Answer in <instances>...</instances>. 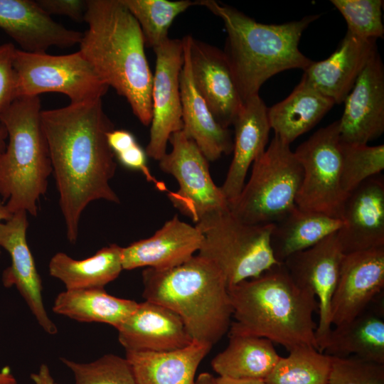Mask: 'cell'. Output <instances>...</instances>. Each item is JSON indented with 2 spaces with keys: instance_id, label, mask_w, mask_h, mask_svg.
I'll return each instance as SVG.
<instances>
[{
  "instance_id": "cell-21",
  "label": "cell",
  "mask_w": 384,
  "mask_h": 384,
  "mask_svg": "<svg viewBox=\"0 0 384 384\" xmlns=\"http://www.w3.org/2000/svg\"><path fill=\"white\" fill-rule=\"evenodd\" d=\"M203 238L196 225L183 222L175 215L152 236L122 247L123 270L142 267L166 270L178 266L198 252Z\"/></svg>"
},
{
  "instance_id": "cell-2",
  "label": "cell",
  "mask_w": 384,
  "mask_h": 384,
  "mask_svg": "<svg viewBox=\"0 0 384 384\" xmlns=\"http://www.w3.org/2000/svg\"><path fill=\"white\" fill-rule=\"evenodd\" d=\"M88 28L79 51L100 79L129 104L145 126L152 117V82L139 23L122 0H88Z\"/></svg>"
},
{
  "instance_id": "cell-32",
  "label": "cell",
  "mask_w": 384,
  "mask_h": 384,
  "mask_svg": "<svg viewBox=\"0 0 384 384\" xmlns=\"http://www.w3.org/2000/svg\"><path fill=\"white\" fill-rule=\"evenodd\" d=\"M289 352L264 380L266 384H327L331 356L312 346H301Z\"/></svg>"
},
{
  "instance_id": "cell-5",
  "label": "cell",
  "mask_w": 384,
  "mask_h": 384,
  "mask_svg": "<svg viewBox=\"0 0 384 384\" xmlns=\"http://www.w3.org/2000/svg\"><path fill=\"white\" fill-rule=\"evenodd\" d=\"M145 300L161 304L182 320L193 341L213 346L229 331L233 307L225 279L199 255L166 270L142 272Z\"/></svg>"
},
{
  "instance_id": "cell-34",
  "label": "cell",
  "mask_w": 384,
  "mask_h": 384,
  "mask_svg": "<svg viewBox=\"0 0 384 384\" xmlns=\"http://www.w3.org/2000/svg\"><path fill=\"white\" fill-rule=\"evenodd\" d=\"M341 185L348 195L384 169V145L347 144L341 141Z\"/></svg>"
},
{
  "instance_id": "cell-10",
  "label": "cell",
  "mask_w": 384,
  "mask_h": 384,
  "mask_svg": "<svg viewBox=\"0 0 384 384\" xmlns=\"http://www.w3.org/2000/svg\"><path fill=\"white\" fill-rule=\"evenodd\" d=\"M294 153L303 169L297 206L341 220L348 195L341 185L339 121L318 129Z\"/></svg>"
},
{
  "instance_id": "cell-3",
  "label": "cell",
  "mask_w": 384,
  "mask_h": 384,
  "mask_svg": "<svg viewBox=\"0 0 384 384\" xmlns=\"http://www.w3.org/2000/svg\"><path fill=\"white\" fill-rule=\"evenodd\" d=\"M228 290L233 319L229 336L265 338L289 351L301 346L318 350L316 298L294 282L283 262Z\"/></svg>"
},
{
  "instance_id": "cell-14",
  "label": "cell",
  "mask_w": 384,
  "mask_h": 384,
  "mask_svg": "<svg viewBox=\"0 0 384 384\" xmlns=\"http://www.w3.org/2000/svg\"><path fill=\"white\" fill-rule=\"evenodd\" d=\"M184 37L196 88L216 121L228 129L243 103L230 63L223 50L192 36Z\"/></svg>"
},
{
  "instance_id": "cell-28",
  "label": "cell",
  "mask_w": 384,
  "mask_h": 384,
  "mask_svg": "<svg viewBox=\"0 0 384 384\" xmlns=\"http://www.w3.org/2000/svg\"><path fill=\"white\" fill-rule=\"evenodd\" d=\"M122 249L117 244H111L81 260L59 252L49 262V273L60 280L68 290L104 288L123 270Z\"/></svg>"
},
{
  "instance_id": "cell-26",
  "label": "cell",
  "mask_w": 384,
  "mask_h": 384,
  "mask_svg": "<svg viewBox=\"0 0 384 384\" xmlns=\"http://www.w3.org/2000/svg\"><path fill=\"white\" fill-rule=\"evenodd\" d=\"M334 105L302 78L285 99L267 107L270 128L290 144L316 125Z\"/></svg>"
},
{
  "instance_id": "cell-43",
  "label": "cell",
  "mask_w": 384,
  "mask_h": 384,
  "mask_svg": "<svg viewBox=\"0 0 384 384\" xmlns=\"http://www.w3.org/2000/svg\"><path fill=\"white\" fill-rule=\"evenodd\" d=\"M0 384H18L16 379L8 366L0 370Z\"/></svg>"
},
{
  "instance_id": "cell-20",
  "label": "cell",
  "mask_w": 384,
  "mask_h": 384,
  "mask_svg": "<svg viewBox=\"0 0 384 384\" xmlns=\"http://www.w3.org/2000/svg\"><path fill=\"white\" fill-rule=\"evenodd\" d=\"M127 352H166L188 346L193 339L181 319L171 309L145 300L117 329Z\"/></svg>"
},
{
  "instance_id": "cell-19",
  "label": "cell",
  "mask_w": 384,
  "mask_h": 384,
  "mask_svg": "<svg viewBox=\"0 0 384 384\" xmlns=\"http://www.w3.org/2000/svg\"><path fill=\"white\" fill-rule=\"evenodd\" d=\"M0 28L20 50L33 53H46L51 46L79 44L83 35L54 21L32 0H0Z\"/></svg>"
},
{
  "instance_id": "cell-27",
  "label": "cell",
  "mask_w": 384,
  "mask_h": 384,
  "mask_svg": "<svg viewBox=\"0 0 384 384\" xmlns=\"http://www.w3.org/2000/svg\"><path fill=\"white\" fill-rule=\"evenodd\" d=\"M343 225L340 219L325 214L304 210L297 206L273 224L270 245L279 262L304 250L337 232Z\"/></svg>"
},
{
  "instance_id": "cell-35",
  "label": "cell",
  "mask_w": 384,
  "mask_h": 384,
  "mask_svg": "<svg viewBox=\"0 0 384 384\" xmlns=\"http://www.w3.org/2000/svg\"><path fill=\"white\" fill-rule=\"evenodd\" d=\"M60 360L73 372L74 384H137L126 358L109 353L90 363Z\"/></svg>"
},
{
  "instance_id": "cell-42",
  "label": "cell",
  "mask_w": 384,
  "mask_h": 384,
  "mask_svg": "<svg viewBox=\"0 0 384 384\" xmlns=\"http://www.w3.org/2000/svg\"><path fill=\"white\" fill-rule=\"evenodd\" d=\"M215 384H266L264 380L253 378H232L219 376L215 378Z\"/></svg>"
},
{
  "instance_id": "cell-9",
  "label": "cell",
  "mask_w": 384,
  "mask_h": 384,
  "mask_svg": "<svg viewBox=\"0 0 384 384\" xmlns=\"http://www.w3.org/2000/svg\"><path fill=\"white\" fill-rule=\"evenodd\" d=\"M14 68L18 97L55 92L78 104L102 99L109 88L79 50L53 55L16 48Z\"/></svg>"
},
{
  "instance_id": "cell-8",
  "label": "cell",
  "mask_w": 384,
  "mask_h": 384,
  "mask_svg": "<svg viewBox=\"0 0 384 384\" xmlns=\"http://www.w3.org/2000/svg\"><path fill=\"white\" fill-rule=\"evenodd\" d=\"M302 178L303 169L290 144L274 135L253 162L248 181L229 210L247 224H274L297 206Z\"/></svg>"
},
{
  "instance_id": "cell-7",
  "label": "cell",
  "mask_w": 384,
  "mask_h": 384,
  "mask_svg": "<svg viewBox=\"0 0 384 384\" xmlns=\"http://www.w3.org/2000/svg\"><path fill=\"white\" fill-rule=\"evenodd\" d=\"M195 225L203 238L198 255L220 270L228 288L281 263L270 245L273 224L245 223L227 208L205 216Z\"/></svg>"
},
{
  "instance_id": "cell-1",
  "label": "cell",
  "mask_w": 384,
  "mask_h": 384,
  "mask_svg": "<svg viewBox=\"0 0 384 384\" xmlns=\"http://www.w3.org/2000/svg\"><path fill=\"white\" fill-rule=\"evenodd\" d=\"M41 119L66 236L75 243L80 216L92 201L119 203L110 183L117 163L107 135L114 125L102 99L42 110Z\"/></svg>"
},
{
  "instance_id": "cell-46",
  "label": "cell",
  "mask_w": 384,
  "mask_h": 384,
  "mask_svg": "<svg viewBox=\"0 0 384 384\" xmlns=\"http://www.w3.org/2000/svg\"><path fill=\"white\" fill-rule=\"evenodd\" d=\"M7 140V132L3 124L0 123V154L4 150Z\"/></svg>"
},
{
  "instance_id": "cell-24",
  "label": "cell",
  "mask_w": 384,
  "mask_h": 384,
  "mask_svg": "<svg viewBox=\"0 0 384 384\" xmlns=\"http://www.w3.org/2000/svg\"><path fill=\"white\" fill-rule=\"evenodd\" d=\"M182 42L184 60L179 79L182 131L196 143L208 161H214L223 154H229L233 151V140L230 130L216 121L196 88L185 37L182 38Z\"/></svg>"
},
{
  "instance_id": "cell-17",
  "label": "cell",
  "mask_w": 384,
  "mask_h": 384,
  "mask_svg": "<svg viewBox=\"0 0 384 384\" xmlns=\"http://www.w3.org/2000/svg\"><path fill=\"white\" fill-rule=\"evenodd\" d=\"M339 121L341 141L368 144L384 132V67L377 53L344 100Z\"/></svg>"
},
{
  "instance_id": "cell-15",
  "label": "cell",
  "mask_w": 384,
  "mask_h": 384,
  "mask_svg": "<svg viewBox=\"0 0 384 384\" xmlns=\"http://www.w3.org/2000/svg\"><path fill=\"white\" fill-rule=\"evenodd\" d=\"M384 287V247L344 254L331 303L335 326L365 312Z\"/></svg>"
},
{
  "instance_id": "cell-40",
  "label": "cell",
  "mask_w": 384,
  "mask_h": 384,
  "mask_svg": "<svg viewBox=\"0 0 384 384\" xmlns=\"http://www.w3.org/2000/svg\"><path fill=\"white\" fill-rule=\"evenodd\" d=\"M37 4L49 16L63 15L76 21L85 19L87 1L84 0H36Z\"/></svg>"
},
{
  "instance_id": "cell-45",
  "label": "cell",
  "mask_w": 384,
  "mask_h": 384,
  "mask_svg": "<svg viewBox=\"0 0 384 384\" xmlns=\"http://www.w3.org/2000/svg\"><path fill=\"white\" fill-rule=\"evenodd\" d=\"M13 213L7 208L6 204L0 199V223L11 218ZM1 254V248H0Z\"/></svg>"
},
{
  "instance_id": "cell-4",
  "label": "cell",
  "mask_w": 384,
  "mask_h": 384,
  "mask_svg": "<svg viewBox=\"0 0 384 384\" xmlns=\"http://www.w3.org/2000/svg\"><path fill=\"white\" fill-rule=\"evenodd\" d=\"M196 1L224 23L227 38L223 51L242 102L259 95L261 86L274 75L290 69L304 70L312 63L299 50V43L319 14L281 24H265L216 1Z\"/></svg>"
},
{
  "instance_id": "cell-12",
  "label": "cell",
  "mask_w": 384,
  "mask_h": 384,
  "mask_svg": "<svg viewBox=\"0 0 384 384\" xmlns=\"http://www.w3.org/2000/svg\"><path fill=\"white\" fill-rule=\"evenodd\" d=\"M152 117L149 142L145 150L148 157L159 161L166 154L171 135L182 130L180 73L184 60L182 39L170 38L154 48Z\"/></svg>"
},
{
  "instance_id": "cell-23",
  "label": "cell",
  "mask_w": 384,
  "mask_h": 384,
  "mask_svg": "<svg viewBox=\"0 0 384 384\" xmlns=\"http://www.w3.org/2000/svg\"><path fill=\"white\" fill-rule=\"evenodd\" d=\"M233 125V157L220 186L228 205L241 192L250 165L265 151L268 142L271 128L267 107L259 95L243 102Z\"/></svg>"
},
{
  "instance_id": "cell-18",
  "label": "cell",
  "mask_w": 384,
  "mask_h": 384,
  "mask_svg": "<svg viewBox=\"0 0 384 384\" xmlns=\"http://www.w3.org/2000/svg\"><path fill=\"white\" fill-rule=\"evenodd\" d=\"M341 220L336 237L343 254L384 247V179L380 174L348 194Z\"/></svg>"
},
{
  "instance_id": "cell-33",
  "label": "cell",
  "mask_w": 384,
  "mask_h": 384,
  "mask_svg": "<svg viewBox=\"0 0 384 384\" xmlns=\"http://www.w3.org/2000/svg\"><path fill=\"white\" fill-rule=\"evenodd\" d=\"M142 30L145 46L154 48L166 41L169 29L180 14L196 1L190 0H122Z\"/></svg>"
},
{
  "instance_id": "cell-22",
  "label": "cell",
  "mask_w": 384,
  "mask_h": 384,
  "mask_svg": "<svg viewBox=\"0 0 384 384\" xmlns=\"http://www.w3.org/2000/svg\"><path fill=\"white\" fill-rule=\"evenodd\" d=\"M376 39H362L346 31L327 58L312 61L302 78L335 104L343 102L358 77L378 53Z\"/></svg>"
},
{
  "instance_id": "cell-44",
  "label": "cell",
  "mask_w": 384,
  "mask_h": 384,
  "mask_svg": "<svg viewBox=\"0 0 384 384\" xmlns=\"http://www.w3.org/2000/svg\"><path fill=\"white\" fill-rule=\"evenodd\" d=\"M194 384H215V378L209 373H201Z\"/></svg>"
},
{
  "instance_id": "cell-38",
  "label": "cell",
  "mask_w": 384,
  "mask_h": 384,
  "mask_svg": "<svg viewBox=\"0 0 384 384\" xmlns=\"http://www.w3.org/2000/svg\"><path fill=\"white\" fill-rule=\"evenodd\" d=\"M107 139L109 146L123 166L142 171L148 180L155 182L146 166V151L133 134L125 129H114L107 134Z\"/></svg>"
},
{
  "instance_id": "cell-25",
  "label": "cell",
  "mask_w": 384,
  "mask_h": 384,
  "mask_svg": "<svg viewBox=\"0 0 384 384\" xmlns=\"http://www.w3.org/2000/svg\"><path fill=\"white\" fill-rule=\"evenodd\" d=\"M211 348L193 341L171 351H129L125 358L137 384H194L197 368Z\"/></svg>"
},
{
  "instance_id": "cell-39",
  "label": "cell",
  "mask_w": 384,
  "mask_h": 384,
  "mask_svg": "<svg viewBox=\"0 0 384 384\" xmlns=\"http://www.w3.org/2000/svg\"><path fill=\"white\" fill-rule=\"evenodd\" d=\"M15 50L12 43L0 45V113L18 97L16 74L14 68Z\"/></svg>"
},
{
  "instance_id": "cell-13",
  "label": "cell",
  "mask_w": 384,
  "mask_h": 384,
  "mask_svg": "<svg viewBox=\"0 0 384 384\" xmlns=\"http://www.w3.org/2000/svg\"><path fill=\"white\" fill-rule=\"evenodd\" d=\"M343 255L336 232L314 246L289 256L283 262L294 282L311 292L316 298L319 322L316 338L320 352L332 329L331 303Z\"/></svg>"
},
{
  "instance_id": "cell-31",
  "label": "cell",
  "mask_w": 384,
  "mask_h": 384,
  "mask_svg": "<svg viewBox=\"0 0 384 384\" xmlns=\"http://www.w3.org/2000/svg\"><path fill=\"white\" fill-rule=\"evenodd\" d=\"M322 353L331 357L355 356L384 364V321L365 313L336 326L329 334Z\"/></svg>"
},
{
  "instance_id": "cell-30",
  "label": "cell",
  "mask_w": 384,
  "mask_h": 384,
  "mask_svg": "<svg viewBox=\"0 0 384 384\" xmlns=\"http://www.w3.org/2000/svg\"><path fill=\"white\" fill-rule=\"evenodd\" d=\"M138 303L109 294L104 288L66 289L55 298L53 311L81 322H100L116 329L133 313Z\"/></svg>"
},
{
  "instance_id": "cell-29",
  "label": "cell",
  "mask_w": 384,
  "mask_h": 384,
  "mask_svg": "<svg viewBox=\"0 0 384 384\" xmlns=\"http://www.w3.org/2000/svg\"><path fill=\"white\" fill-rule=\"evenodd\" d=\"M228 346L211 361L219 376L265 380L281 356L269 339L232 335Z\"/></svg>"
},
{
  "instance_id": "cell-37",
  "label": "cell",
  "mask_w": 384,
  "mask_h": 384,
  "mask_svg": "<svg viewBox=\"0 0 384 384\" xmlns=\"http://www.w3.org/2000/svg\"><path fill=\"white\" fill-rule=\"evenodd\" d=\"M327 384H384V364L355 356L331 357Z\"/></svg>"
},
{
  "instance_id": "cell-16",
  "label": "cell",
  "mask_w": 384,
  "mask_h": 384,
  "mask_svg": "<svg viewBox=\"0 0 384 384\" xmlns=\"http://www.w3.org/2000/svg\"><path fill=\"white\" fill-rule=\"evenodd\" d=\"M27 214L23 210L16 212L0 223V248L11 257V265L3 271L1 281L5 287L16 288L40 326L47 334L55 335L58 328L45 309L41 279L27 242Z\"/></svg>"
},
{
  "instance_id": "cell-6",
  "label": "cell",
  "mask_w": 384,
  "mask_h": 384,
  "mask_svg": "<svg viewBox=\"0 0 384 384\" xmlns=\"http://www.w3.org/2000/svg\"><path fill=\"white\" fill-rule=\"evenodd\" d=\"M39 96L18 97L0 113L8 143L0 154V196L9 210L38 213L52 166Z\"/></svg>"
},
{
  "instance_id": "cell-36",
  "label": "cell",
  "mask_w": 384,
  "mask_h": 384,
  "mask_svg": "<svg viewBox=\"0 0 384 384\" xmlns=\"http://www.w3.org/2000/svg\"><path fill=\"white\" fill-rule=\"evenodd\" d=\"M347 24V32L362 39L384 36L383 0H331Z\"/></svg>"
},
{
  "instance_id": "cell-41",
  "label": "cell",
  "mask_w": 384,
  "mask_h": 384,
  "mask_svg": "<svg viewBox=\"0 0 384 384\" xmlns=\"http://www.w3.org/2000/svg\"><path fill=\"white\" fill-rule=\"evenodd\" d=\"M31 378L33 384H59L55 381L49 368L46 364H41L38 371L31 375Z\"/></svg>"
},
{
  "instance_id": "cell-11",
  "label": "cell",
  "mask_w": 384,
  "mask_h": 384,
  "mask_svg": "<svg viewBox=\"0 0 384 384\" xmlns=\"http://www.w3.org/2000/svg\"><path fill=\"white\" fill-rule=\"evenodd\" d=\"M169 142L172 149L159 160L161 170L178 183L168 197L173 206L196 224L205 216L229 208L220 186L211 177L208 161L196 143L182 130L173 133Z\"/></svg>"
}]
</instances>
